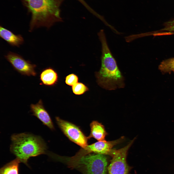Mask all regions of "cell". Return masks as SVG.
<instances>
[{"label":"cell","instance_id":"obj_19","mask_svg":"<svg viewBox=\"0 0 174 174\" xmlns=\"http://www.w3.org/2000/svg\"><path fill=\"white\" fill-rule=\"evenodd\" d=\"M173 72H174V71H173Z\"/></svg>","mask_w":174,"mask_h":174},{"label":"cell","instance_id":"obj_5","mask_svg":"<svg viewBox=\"0 0 174 174\" xmlns=\"http://www.w3.org/2000/svg\"><path fill=\"white\" fill-rule=\"evenodd\" d=\"M135 139L121 149H113L110 155L112 159L107 169L109 174H128L130 167L126 161L127 153Z\"/></svg>","mask_w":174,"mask_h":174},{"label":"cell","instance_id":"obj_18","mask_svg":"<svg viewBox=\"0 0 174 174\" xmlns=\"http://www.w3.org/2000/svg\"><path fill=\"white\" fill-rule=\"evenodd\" d=\"M77 0L81 3L91 13H93L94 12V10L84 0Z\"/></svg>","mask_w":174,"mask_h":174},{"label":"cell","instance_id":"obj_3","mask_svg":"<svg viewBox=\"0 0 174 174\" xmlns=\"http://www.w3.org/2000/svg\"><path fill=\"white\" fill-rule=\"evenodd\" d=\"M10 151L28 167L29 159L42 154H47L46 143L40 136L27 133L14 134L11 137Z\"/></svg>","mask_w":174,"mask_h":174},{"label":"cell","instance_id":"obj_15","mask_svg":"<svg viewBox=\"0 0 174 174\" xmlns=\"http://www.w3.org/2000/svg\"><path fill=\"white\" fill-rule=\"evenodd\" d=\"M72 90L74 94L80 95L83 94L88 91V88L84 84L78 82L72 86Z\"/></svg>","mask_w":174,"mask_h":174},{"label":"cell","instance_id":"obj_1","mask_svg":"<svg viewBox=\"0 0 174 174\" xmlns=\"http://www.w3.org/2000/svg\"><path fill=\"white\" fill-rule=\"evenodd\" d=\"M63 0H22L31 14L29 31L41 27L49 28L61 22L60 6Z\"/></svg>","mask_w":174,"mask_h":174},{"label":"cell","instance_id":"obj_11","mask_svg":"<svg viewBox=\"0 0 174 174\" xmlns=\"http://www.w3.org/2000/svg\"><path fill=\"white\" fill-rule=\"evenodd\" d=\"M40 79L41 81L40 84L46 86H52L57 82L58 76L54 69L51 67H48L42 71L40 75Z\"/></svg>","mask_w":174,"mask_h":174},{"label":"cell","instance_id":"obj_4","mask_svg":"<svg viewBox=\"0 0 174 174\" xmlns=\"http://www.w3.org/2000/svg\"><path fill=\"white\" fill-rule=\"evenodd\" d=\"M54 160L65 164L71 169L78 170L82 174H107L108 162L103 154L90 153L71 157L56 154Z\"/></svg>","mask_w":174,"mask_h":174},{"label":"cell","instance_id":"obj_14","mask_svg":"<svg viewBox=\"0 0 174 174\" xmlns=\"http://www.w3.org/2000/svg\"><path fill=\"white\" fill-rule=\"evenodd\" d=\"M158 68L162 73H170L174 71V58L162 61L159 66Z\"/></svg>","mask_w":174,"mask_h":174},{"label":"cell","instance_id":"obj_13","mask_svg":"<svg viewBox=\"0 0 174 174\" xmlns=\"http://www.w3.org/2000/svg\"><path fill=\"white\" fill-rule=\"evenodd\" d=\"M20 160L16 158L4 165L0 169V174H19Z\"/></svg>","mask_w":174,"mask_h":174},{"label":"cell","instance_id":"obj_16","mask_svg":"<svg viewBox=\"0 0 174 174\" xmlns=\"http://www.w3.org/2000/svg\"><path fill=\"white\" fill-rule=\"evenodd\" d=\"M78 77L76 75L74 74H71L66 77L65 82L67 85L72 86L78 83Z\"/></svg>","mask_w":174,"mask_h":174},{"label":"cell","instance_id":"obj_6","mask_svg":"<svg viewBox=\"0 0 174 174\" xmlns=\"http://www.w3.org/2000/svg\"><path fill=\"white\" fill-rule=\"evenodd\" d=\"M56 120L61 130L70 140L82 148H84L88 145V139L79 127L58 117H56Z\"/></svg>","mask_w":174,"mask_h":174},{"label":"cell","instance_id":"obj_2","mask_svg":"<svg viewBox=\"0 0 174 174\" xmlns=\"http://www.w3.org/2000/svg\"><path fill=\"white\" fill-rule=\"evenodd\" d=\"M102 45L101 66L96 73L98 83L103 88L109 90L123 87L124 78L108 46L103 31L98 35Z\"/></svg>","mask_w":174,"mask_h":174},{"label":"cell","instance_id":"obj_9","mask_svg":"<svg viewBox=\"0 0 174 174\" xmlns=\"http://www.w3.org/2000/svg\"><path fill=\"white\" fill-rule=\"evenodd\" d=\"M30 111L32 115L36 116L44 125L52 130L54 127L50 116L45 109L42 101L40 99L35 104L30 105Z\"/></svg>","mask_w":174,"mask_h":174},{"label":"cell","instance_id":"obj_8","mask_svg":"<svg viewBox=\"0 0 174 174\" xmlns=\"http://www.w3.org/2000/svg\"><path fill=\"white\" fill-rule=\"evenodd\" d=\"M124 137L113 141H107L105 140L99 141L82 149L83 152L86 154L93 152L96 154L110 155L112 148L115 145L120 143L123 139Z\"/></svg>","mask_w":174,"mask_h":174},{"label":"cell","instance_id":"obj_12","mask_svg":"<svg viewBox=\"0 0 174 174\" xmlns=\"http://www.w3.org/2000/svg\"><path fill=\"white\" fill-rule=\"evenodd\" d=\"M90 133L87 137L88 139L93 138L99 141L105 140L107 134L104 127L97 121H93L90 124Z\"/></svg>","mask_w":174,"mask_h":174},{"label":"cell","instance_id":"obj_7","mask_svg":"<svg viewBox=\"0 0 174 174\" xmlns=\"http://www.w3.org/2000/svg\"><path fill=\"white\" fill-rule=\"evenodd\" d=\"M5 57L14 69L22 75L29 76L36 75L35 69L36 65L25 60L20 55L9 52Z\"/></svg>","mask_w":174,"mask_h":174},{"label":"cell","instance_id":"obj_17","mask_svg":"<svg viewBox=\"0 0 174 174\" xmlns=\"http://www.w3.org/2000/svg\"><path fill=\"white\" fill-rule=\"evenodd\" d=\"M164 27L161 30L174 31V20L165 23Z\"/></svg>","mask_w":174,"mask_h":174},{"label":"cell","instance_id":"obj_10","mask_svg":"<svg viewBox=\"0 0 174 174\" xmlns=\"http://www.w3.org/2000/svg\"><path fill=\"white\" fill-rule=\"evenodd\" d=\"M0 37L10 45L13 46L19 47L23 44L24 40L20 35H15L10 30L0 26Z\"/></svg>","mask_w":174,"mask_h":174}]
</instances>
